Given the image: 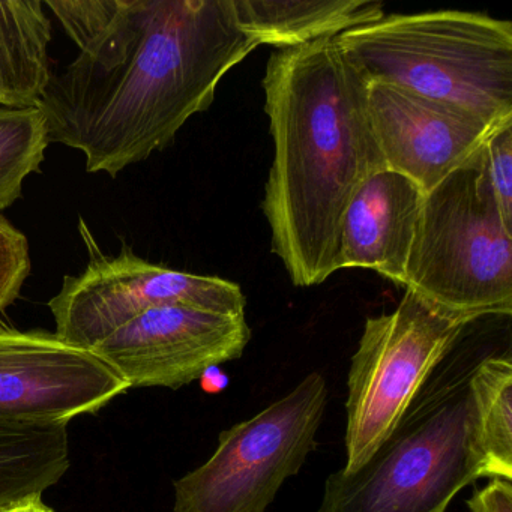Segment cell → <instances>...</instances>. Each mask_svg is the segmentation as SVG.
Listing matches in <instances>:
<instances>
[{
  "mask_svg": "<svg viewBox=\"0 0 512 512\" xmlns=\"http://www.w3.org/2000/svg\"><path fill=\"white\" fill-rule=\"evenodd\" d=\"M80 53L38 109L50 143L118 176L172 145L256 44L230 0H47Z\"/></svg>",
  "mask_w": 512,
  "mask_h": 512,
  "instance_id": "cell-1",
  "label": "cell"
},
{
  "mask_svg": "<svg viewBox=\"0 0 512 512\" xmlns=\"http://www.w3.org/2000/svg\"><path fill=\"white\" fill-rule=\"evenodd\" d=\"M367 86L335 38L269 56L263 91L274 161L262 209L272 253L295 286H317L340 271L346 209L359 187L386 169Z\"/></svg>",
  "mask_w": 512,
  "mask_h": 512,
  "instance_id": "cell-2",
  "label": "cell"
},
{
  "mask_svg": "<svg viewBox=\"0 0 512 512\" xmlns=\"http://www.w3.org/2000/svg\"><path fill=\"white\" fill-rule=\"evenodd\" d=\"M452 352L373 455L328 476L317 512H446L464 487L493 479L469 388L482 356Z\"/></svg>",
  "mask_w": 512,
  "mask_h": 512,
  "instance_id": "cell-3",
  "label": "cell"
},
{
  "mask_svg": "<svg viewBox=\"0 0 512 512\" xmlns=\"http://www.w3.org/2000/svg\"><path fill=\"white\" fill-rule=\"evenodd\" d=\"M367 82L401 86L512 122V23L442 10L392 14L335 37Z\"/></svg>",
  "mask_w": 512,
  "mask_h": 512,
  "instance_id": "cell-4",
  "label": "cell"
},
{
  "mask_svg": "<svg viewBox=\"0 0 512 512\" xmlns=\"http://www.w3.org/2000/svg\"><path fill=\"white\" fill-rule=\"evenodd\" d=\"M404 290L473 322L511 316L512 230L497 209L482 149L425 194Z\"/></svg>",
  "mask_w": 512,
  "mask_h": 512,
  "instance_id": "cell-5",
  "label": "cell"
},
{
  "mask_svg": "<svg viewBox=\"0 0 512 512\" xmlns=\"http://www.w3.org/2000/svg\"><path fill=\"white\" fill-rule=\"evenodd\" d=\"M472 323L410 290L392 313L365 320L347 377L341 470L352 472L373 455Z\"/></svg>",
  "mask_w": 512,
  "mask_h": 512,
  "instance_id": "cell-6",
  "label": "cell"
},
{
  "mask_svg": "<svg viewBox=\"0 0 512 512\" xmlns=\"http://www.w3.org/2000/svg\"><path fill=\"white\" fill-rule=\"evenodd\" d=\"M322 373L247 421L221 431L212 457L175 482V512H266L319 446L328 404Z\"/></svg>",
  "mask_w": 512,
  "mask_h": 512,
  "instance_id": "cell-7",
  "label": "cell"
},
{
  "mask_svg": "<svg viewBox=\"0 0 512 512\" xmlns=\"http://www.w3.org/2000/svg\"><path fill=\"white\" fill-rule=\"evenodd\" d=\"M172 305L245 316L247 298L232 281L164 268L124 250L115 257L100 254L82 274L65 277L49 302L55 334L85 349L145 311Z\"/></svg>",
  "mask_w": 512,
  "mask_h": 512,
  "instance_id": "cell-8",
  "label": "cell"
},
{
  "mask_svg": "<svg viewBox=\"0 0 512 512\" xmlns=\"http://www.w3.org/2000/svg\"><path fill=\"white\" fill-rule=\"evenodd\" d=\"M128 389L94 350L46 331H0V421L67 425Z\"/></svg>",
  "mask_w": 512,
  "mask_h": 512,
  "instance_id": "cell-9",
  "label": "cell"
},
{
  "mask_svg": "<svg viewBox=\"0 0 512 512\" xmlns=\"http://www.w3.org/2000/svg\"><path fill=\"white\" fill-rule=\"evenodd\" d=\"M250 340L245 316L172 305L145 311L91 350L130 388L179 389L241 358Z\"/></svg>",
  "mask_w": 512,
  "mask_h": 512,
  "instance_id": "cell-10",
  "label": "cell"
},
{
  "mask_svg": "<svg viewBox=\"0 0 512 512\" xmlns=\"http://www.w3.org/2000/svg\"><path fill=\"white\" fill-rule=\"evenodd\" d=\"M367 83L368 118L385 166L415 182L425 194L469 163L491 133L502 127L401 86Z\"/></svg>",
  "mask_w": 512,
  "mask_h": 512,
  "instance_id": "cell-11",
  "label": "cell"
},
{
  "mask_svg": "<svg viewBox=\"0 0 512 512\" xmlns=\"http://www.w3.org/2000/svg\"><path fill=\"white\" fill-rule=\"evenodd\" d=\"M424 197L415 182L388 167L370 176L341 223L340 269H371L404 287Z\"/></svg>",
  "mask_w": 512,
  "mask_h": 512,
  "instance_id": "cell-12",
  "label": "cell"
},
{
  "mask_svg": "<svg viewBox=\"0 0 512 512\" xmlns=\"http://www.w3.org/2000/svg\"><path fill=\"white\" fill-rule=\"evenodd\" d=\"M238 28L275 49L335 38L385 17L377 0H230Z\"/></svg>",
  "mask_w": 512,
  "mask_h": 512,
  "instance_id": "cell-13",
  "label": "cell"
},
{
  "mask_svg": "<svg viewBox=\"0 0 512 512\" xmlns=\"http://www.w3.org/2000/svg\"><path fill=\"white\" fill-rule=\"evenodd\" d=\"M41 0H0V109H38L50 80L52 22Z\"/></svg>",
  "mask_w": 512,
  "mask_h": 512,
  "instance_id": "cell-14",
  "label": "cell"
},
{
  "mask_svg": "<svg viewBox=\"0 0 512 512\" xmlns=\"http://www.w3.org/2000/svg\"><path fill=\"white\" fill-rule=\"evenodd\" d=\"M70 467L67 425L0 421V506L41 497Z\"/></svg>",
  "mask_w": 512,
  "mask_h": 512,
  "instance_id": "cell-15",
  "label": "cell"
},
{
  "mask_svg": "<svg viewBox=\"0 0 512 512\" xmlns=\"http://www.w3.org/2000/svg\"><path fill=\"white\" fill-rule=\"evenodd\" d=\"M479 443L494 478L512 481L511 355H487L469 382Z\"/></svg>",
  "mask_w": 512,
  "mask_h": 512,
  "instance_id": "cell-16",
  "label": "cell"
},
{
  "mask_svg": "<svg viewBox=\"0 0 512 512\" xmlns=\"http://www.w3.org/2000/svg\"><path fill=\"white\" fill-rule=\"evenodd\" d=\"M49 131L40 109H0V211L23 194V182L40 172Z\"/></svg>",
  "mask_w": 512,
  "mask_h": 512,
  "instance_id": "cell-17",
  "label": "cell"
},
{
  "mask_svg": "<svg viewBox=\"0 0 512 512\" xmlns=\"http://www.w3.org/2000/svg\"><path fill=\"white\" fill-rule=\"evenodd\" d=\"M482 163L503 223L512 230V122L488 137L482 146Z\"/></svg>",
  "mask_w": 512,
  "mask_h": 512,
  "instance_id": "cell-18",
  "label": "cell"
},
{
  "mask_svg": "<svg viewBox=\"0 0 512 512\" xmlns=\"http://www.w3.org/2000/svg\"><path fill=\"white\" fill-rule=\"evenodd\" d=\"M29 274L31 254L28 239L0 215V313L19 298Z\"/></svg>",
  "mask_w": 512,
  "mask_h": 512,
  "instance_id": "cell-19",
  "label": "cell"
},
{
  "mask_svg": "<svg viewBox=\"0 0 512 512\" xmlns=\"http://www.w3.org/2000/svg\"><path fill=\"white\" fill-rule=\"evenodd\" d=\"M466 505L470 512H512L511 481L490 479L485 487L473 490Z\"/></svg>",
  "mask_w": 512,
  "mask_h": 512,
  "instance_id": "cell-20",
  "label": "cell"
},
{
  "mask_svg": "<svg viewBox=\"0 0 512 512\" xmlns=\"http://www.w3.org/2000/svg\"><path fill=\"white\" fill-rule=\"evenodd\" d=\"M0 512H55L41 500V497H28L0 506Z\"/></svg>",
  "mask_w": 512,
  "mask_h": 512,
  "instance_id": "cell-21",
  "label": "cell"
},
{
  "mask_svg": "<svg viewBox=\"0 0 512 512\" xmlns=\"http://www.w3.org/2000/svg\"><path fill=\"white\" fill-rule=\"evenodd\" d=\"M203 388L211 394H218L229 386V376L220 370V367L209 368L202 377Z\"/></svg>",
  "mask_w": 512,
  "mask_h": 512,
  "instance_id": "cell-22",
  "label": "cell"
}]
</instances>
